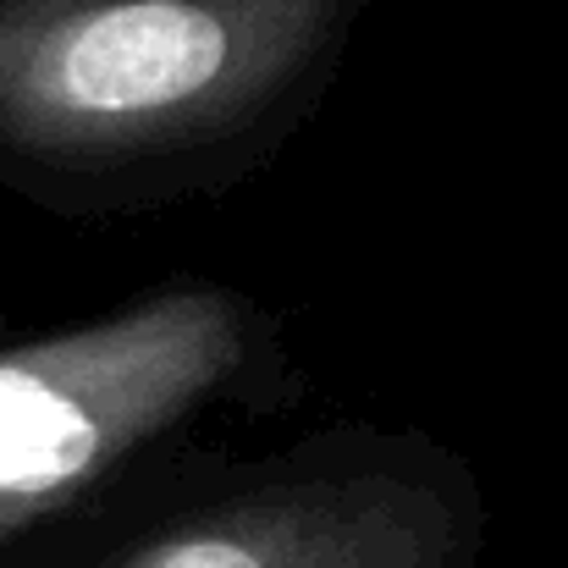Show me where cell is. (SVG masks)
I'll return each instance as SVG.
<instances>
[{
    "label": "cell",
    "instance_id": "2",
    "mask_svg": "<svg viewBox=\"0 0 568 568\" xmlns=\"http://www.w3.org/2000/svg\"><path fill=\"white\" fill-rule=\"evenodd\" d=\"M243 359V315L172 287L111 321L0 354V530L28 525L204 403Z\"/></svg>",
    "mask_w": 568,
    "mask_h": 568
},
{
    "label": "cell",
    "instance_id": "3",
    "mask_svg": "<svg viewBox=\"0 0 568 568\" xmlns=\"http://www.w3.org/2000/svg\"><path fill=\"white\" fill-rule=\"evenodd\" d=\"M480 514L447 469H337L248 491L122 568H475Z\"/></svg>",
    "mask_w": 568,
    "mask_h": 568
},
{
    "label": "cell",
    "instance_id": "1",
    "mask_svg": "<svg viewBox=\"0 0 568 568\" xmlns=\"http://www.w3.org/2000/svg\"><path fill=\"white\" fill-rule=\"evenodd\" d=\"M348 0H0V155L111 172L265 116Z\"/></svg>",
    "mask_w": 568,
    "mask_h": 568
}]
</instances>
